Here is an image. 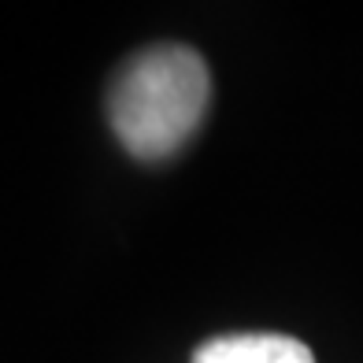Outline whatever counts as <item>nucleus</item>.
<instances>
[{
  "mask_svg": "<svg viewBox=\"0 0 363 363\" xmlns=\"http://www.w3.org/2000/svg\"><path fill=\"white\" fill-rule=\"evenodd\" d=\"M211 71L189 45H148L134 52L108 86V123L119 145L145 163L167 160L204 123Z\"/></svg>",
  "mask_w": 363,
  "mask_h": 363,
  "instance_id": "obj_1",
  "label": "nucleus"
},
{
  "mask_svg": "<svg viewBox=\"0 0 363 363\" xmlns=\"http://www.w3.org/2000/svg\"><path fill=\"white\" fill-rule=\"evenodd\" d=\"M193 363H315V356L289 334H223L204 341Z\"/></svg>",
  "mask_w": 363,
  "mask_h": 363,
  "instance_id": "obj_2",
  "label": "nucleus"
}]
</instances>
